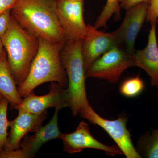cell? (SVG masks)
I'll return each instance as SVG.
<instances>
[{
  "label": "cell",
  "instance_id": "1",
  "mask_svg": "<svg viewBox=\"0 0 158 158\" xmlns=\"http://www.w3.org/2000/svg\"><path fill=\"white\" fill-rule=\"evenodd\" d=\"M56 1L18 0L11 9V15L37 38L64 45L67 39L57 15Z\"/></svg>",
  "mask_w": 158,
  "mask_h": 158
},
{
  "label": "cell",
  "instance_id": "2",
  "mask_svg": "<svg viewBox=\"0 0 158 158\" xmlns=\"http://www.w3.org/2000/svg\"><path fill=\"white\" fill-rule=\"evenodd\" d=\"M39 47L27 77L18 85L22 97H25L39 85L47 82H56L66 88L68 79L61 61V51L64 45L38 38Z\"/></svg>",
  "mask_w": 158,
  "mask_h": 158
},
{
  "label": "cell",
  "instance_id": "3",
  "mask_svg": "<svg viewBox=\"0 0 158 158\" xmlns=\"http://www.w3.org/2000/svg\"><path fill=\"white\" fill-rule=\"evenodd\" d=\"M11 73L16 85L27 77L39 47L38 38L23 28L12 16L9 28L1 38Z\"/></svg>",
  "mask_w": 158,
  "mask_h": 158
},
{
  "label": "cell",
  "instance_id": "4",
  "mask_svg": "<svg viewBox=\"0 0 158 158\" xmlns=\"http://www.w3.org/2000/svg\"><path fill=\"white\" fill-rule=\"evenodd\" d=\"M81 39L67 40L61 51V61L67 79L69 107L73 116L89 106L86 86V72L82 54Z\"/></svg>",
  "mask_w": 158,
  "mask_h": 158
},
{
  "label": "cell",
  "instance_id": "5",
  "mask_svg": "<svg viewBox=\"0 0 158 158\" xmlns=\"http://www.w3.org/2000/svg\"><path fill=\"white\" fill-rule=\"evenodd\" d=\"M132 66H134L133 55L116 45L92 63L86 71V77L103 79L116 83L123 71Z\"/></svg>",
  "mask_w": 158,
  "mask_h": 158
},
{
  "label": "cell",
  "instance_id": "6",
  "mask_svg": "<svg viewBox=\"0 0 158 158\" xmlns=\"http://www.w3.org/2000/svg\"><path fill=\"white\" fill-rule=\"evenodd\" d=\"M79 113L92 124L98 126L104 130L127 158L141 157L133 145L131 134L127 127L126 117L119 116L115 120L105 119L97 114L90 105L81 109Z\"/></svg>",
  "mask_w": 158,
  "mask_h": 158
},
{
  "label": "cell",
  "instance_id": "7",
  "mask_svg": "<svg viewBox=\"0 0 158 158\" xmlns=\"http://www.w3.org/2000/svg\"><path fill=\"white\" fill-rule=\"evenodd\" d=\"M149 3H140L127 10L121 25L114 31L118 46L131 55L135 53V41L146 19Z\"/></svg>",
  "mask_w": 158,
  "mask_h": 158
},
{
  "label": "cell",
  "instance_id": "8",
  "mask_svg": "<svg viewBox=\"0 0 158 158\" xmlns=\"http://www.w3.org/2000/svg\"><path fill=\"white\" fill-rule=\"evenodd\" d=\"M84 1L57 0V15L67 40L83 39L87 25L83 17Z\"/></svg>",
  "mask_w": 158,
  "mask_h": 158
},
{
  "label": "cell",
  "instance_id": "9",
  "mask_svg": "<svg viewBox=\"0 0 158 158\" xmlns=\"http://www.w3.org/2000/svg\"><path fill=\"white\" fill-rule=\"evenodd\" d=\"M60 139L63 142L64 151L67 153H77L88 148L103 151L110 156L123 154L122 152L118 146L105 145L94 138L90 134L89 125L84 121L80 123L73 132L62 133Z\"/></svg>",
  "mask_w": 158,
  "mask_h": 158
},
{
  "label": "cell",
  "instance_id": "10",
  "mask_svg": "<svg viewBox=\"0 0 158 158\" xmlns=\"http://www.w3.org/2000/svg\"><path fill=\"white\" fill-rule=\"evenodd\" d=\"M82 54L85 72L96 59L115 46L118 45L115 32L105 33L88 24L82 39Z\"/></svg>",
  "mask_w": 158,
  "mask_h": 158
},
{
  "label": "cell",
  "instance_id": "11",
  "mask_svg": "<svg viewBox=\"0 0 158 158\" xmlns=\"http://www.w3.org/2000/svg\"><path fill=\"white\" fill-rule=\"evenodd\" d=\"M48 94L41 96H37L31 92L24 97L17 110L21 109L34 114H39L50 108L61 109L69 107L67 88L56 82H51Z\"/></svg>",
  "mask_w": 158,
  "mask_h": 158
},
{
  "label": "cell",
  "instance_id": "12",
  "mask_svg": "<svg viewBox=\"0 0 158 158\" xmlns=\"http://www.w3.org/2000/svg\"><path fill=\"white\" fill-rule=\"evenodd\" d=\"M18 110L19 113L16 118L9 121V127L11 130L4 149L19 148L22 139L27 133L34 132L37 128L42 125L47 116L46 111L34 114L21 109Z\"/></svg>",
  "mask_w": 158,
  "mask_h": 158
},
{
  "label": "cell",
  "instance_id": "13",
  "mask_svg": "<svg viewBox=\"0 0 158 158\" xmlns=\"http://www.w3.org/2000/svg\"><path fill=\"white\" fill-rule=\"evenodd\" d=\"M134 66L145 71L151 78L153 87L158 88V46L156 24H151L146 47L133 55Z\"/></svg>",
  "mask_w": 158,
  "mask_h": 158
},
{
  "label": "cell",
  "instance_id": "14",
  "mask_svg": "<svg viewBox=\"0 0 158 158\" xmlns=\"http://www.w3.org/2000/svg\"><path fill=\"white\" fill-rule=\"evenodd\" d=\"M60 108H56L52 118L45 125L40 126L34 131L33 136L26 135L21 141L20 148L26 152L28 158L35 156L44 144L61 138L62 133L58 126V116Z\"/></svg>",
  "mask_w": 158,
  "mask_h": 158
},
{
  "label": "cell",
  "instance_id": "15",
  "mask_svg": "<svg viewBox=\"0 0 158 158\" xmlns=\"http://www.w3.org/2000/svg\"><path fill=\"white\" fill-rule=\"evenodd\" d=\"M16 84L9 69L6 51L0 58V94L7 99L11 106L18 110L23 102Z\"/></svg>",
  "mask_w": 158,
  "mask_h": 158
},
{
  "label": "cell",
  "instance_id": "16",
  "mask_svg": "<svg viewBox=\"0 0 158 158\" xmlns=\"http://www.w3.org/2000/svg\"><path fill=\"white\" fill-rule=\"evenodd\" d=\"M139 147L144 157L158 158V129L153 130L151 135L142 136Z\"/></svg>",
  "mask_w": 158,
  "mask_h": 158
},
{
  "label": "cell",
  "instance_id": "17",
  "mask_svg": "<svg viewBox=\"0 0 158 158\" xmlns=\"http://www.w3.org/2000/svg\"><path fill=\"white\" fill-rule=\"evenodd\" d=\"M119 0H107L106 6L97 19L94 27L97 29L105 27L108 21L113 15L117 19L120 17Z\"/></svg>",
  "mask_w": 158,
  "mask_h": 158
},
{
  "label": "cell",
  "instance_id": "18",
  "mask_svg": "<svg viewBox=\"0 0 158 158\" xmlns=\"http://www.w3.org/2000/svg\"><path fill=\"white\" fill-rule=\"evenodd\" d=\"M144 83L139 76L127 79L123 82L119 88L120 93L127 98L138 96L143 91Z\"/></svg>",
  "mask_w": 158,
  "mask_h": 158
},
{
  "label": "cell",
  "instance_id": "19",
  "mask_svg": "<svg viewBox=\"0 0 158 158\" xmlns=\"http://www.w3.org/2000/svg\"><path fill=\"white\" fill-rule=\"evenodd\" d=\"M9 103L4 97L0 101V152L6 146L9 136L7 130L9 121L7 118V110Z\"/></svg>",
  "mask_w": 158,
  "mask_h": 158
},
{
  "label": "cell",
  "instance_id": "20",
  "mask_svg": "<svg viewBox=\"0 0 158 158\" xmlns=\"http://www.w3.org/2000/svg\"><path fill=\"white\" fill-rule=\"evenodd\" d=\"M146 20L151 24L158 23V0H150Z\"/></svg>",
  "mask_w": 158,
  "mask_h": 158
},
{
  "label": "cell",
  "instance_id": "21",
  "mask_svg": "<svg viewBox=\"0 0 158 158\" xmlns=\"http://www.w3.org/2000/svg\"><path fill=\"white\" fill-rule=\"evenodd\" d=\"M11 10L4 11L0 14V38L4 35L9 28L11 19Z\"/></svg>",
  "mask_w": 158,
  "mask_h": 158
},
{
  "label": "cell",
  "instance_id": "22",
  "mask_svg": "<svg viewBox=\"0 0 158 158\" xmlns=\"http://www.w3.org/2000/svg\"><path fill=\"white\" fill-rule=\"evenodd\" d=\"M0 158H28L21 148L17 149H3L0 152Z\"/></svg>",
  "mask_w": 158,
  "mask_h": 158
},
{
  "label": "cell",
  "instance_id": "23",
  "mask_svg": "<svg viewBox=\"0 0 158 158\" xmlns=\"http://www.w3.org/2000/svg\"><path fill=\"white\" fill-rule=\"evenodd\" d=\"M150 0H119V6L120 8L125 9L126 10L131 9L144 2H149Z\"/></svg>",
  "mask_w": 158,
  "mask_h": 158
},
{
  "label": "cell",
  "instance_id": "24",
  "mask_svg": "<svg viewBox=\"0 0 158 158\" xmlns=\"http://www.w3.org/2000/svg\"><path fill=\"white\" fill-rule=\"evenodd\" d=\"M18 0H0V14L7 10H11Z\"/></svg>",
  "mask_w": 158,
  "mask_h": 158
},
{
  "label": "cell",
  "instance_id": "25",
  "mask_svg": "<svg viewBox=\"0 0 158 158\" xmlns=\"http://www.w3.org/2000/svg\"><path fill=\"white\" fill-rule=\"evenodd\" d=\"M4 50H4V46H3L2 42V40L0 38V58L2 56Z\"/></svg>",
  "mask_w": 158,
  "mask_h": 158
},
{
  "label": "cell",
  "instance_id": "26",
  "mask_svg": "<svg viewBox=\"0 0 158 158\" xmlns=\"http://www.w3.org/2000/svg\"><path fill=\"white\" fill-rule=\"evenodd\" d=\"M64 1H84V0H61Z\"/></svg>",
  "mask_w": 158,
  "mask_h": 158
},
{
  "label": "cell",
  "instance_id": "27",
  "mask_svg": "<svg viewBox=\"0 0 158 158\" xmlns=\"http://www.w3.org/2000/svg\"><path fill=\"white\" fill-rule=\"evenodd\" d=\"M3 98V97L2 96V94H0V101L1 100V99H2V98Z\"/></svg>",
  "mask_w": 158,
  "mask_h": 158
}]
</instances>
